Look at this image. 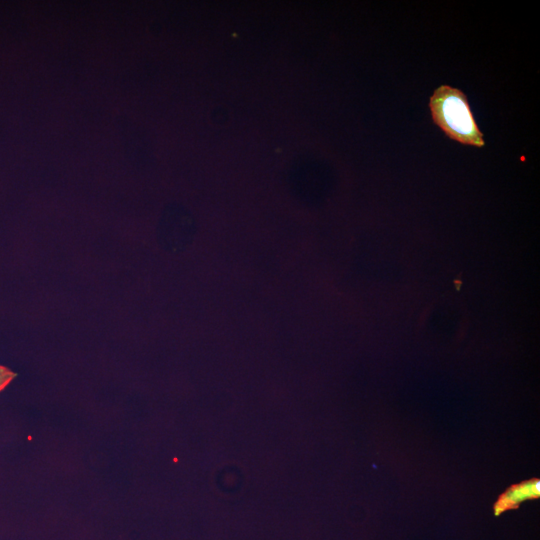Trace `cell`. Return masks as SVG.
Returning a JSON list of instances; mask_svg holds the SVG:
<instances>
[{"label":"cell","mask_w":540,"mask_h":540,"mask_svg":"<svg viewBox=\"0 0 540 540\" xmlns=\"http://www.w3.org/2000/svg\"><path fill=\"white\" fill-rule=\"evenodd\" d=\"M429 108L433 122L450 139L479 148L485 145L467 96L460 89L439 86L430 97Z\"/></svg>","instance_id":"obj_1"},{"label":"cell","mask_w":540,"mask_h":540,"mask_svg":"<svg viewBox=\"0 0 540 540\" xmlns=\"http://www.w3.org/2000/svg\"><path fill=\"white\" fill-rule=\"evenodd\" d=\"M17 376L8 367L0 365V392L3 391Z\"/></svg>","instance_id":"obj_3"},{"label":"cell","mask_w":540,"mask_h":540,"mask_svg":"<svg viewBox=\"0 0 540 540\" xmlns=\"http://www.w3.org/2000/svg\"><path fill=\"white\" fill-rule=\"evenodd\" d=\"M540 497V480L531 478L520 483L511 485L507 490L500 494L493 504L495 516L517 509L523 502L535 500Z\"/></svg>","instance_id":"obj_2"}]
</instances>
